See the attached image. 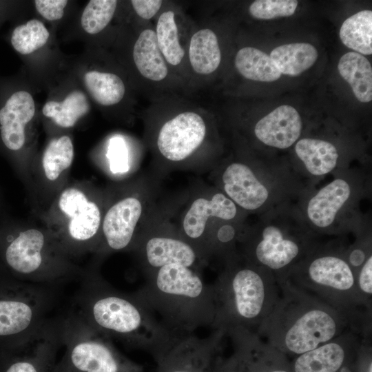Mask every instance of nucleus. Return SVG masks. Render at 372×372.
Instances as JSON below:
<instances>
[{"mask_svg": "<svg viewBox=\"0 0 372 372\" xmlns=\"http://www.w3.org/2000/svg\"><path fill=\"white\" fill-rule=\"evenodd\" d=\"M354 328L294 358L292 372H358L365 344Z\"/></svg>", "mask_w": 372, "mask_h": 372, "instance_id": "17", "label": "nucleus"}, {"mask_svg": "<svg viewBox=\"0 0 372 372\" xmlns=\"http://www.w3.org/2000/svg\"><path fill=\"white\" fill-rule=\"evenodd\" d=\"M35 103L26 90L11 93L0 107V143L26 186L35 157L32 152V121Z\"/></svg>", "mask_w": 372, "mask_h": 372, "instance_id": "13", "label": "nucleus"}, {"mask_svg": "<svg viewBox=\"0 0 372 372\" xmlns=\"http://www.w3.org/2000/svg\"><path fill=\"white\" fill-rule=\"evenodd\" d=\"M318 56L313 45L307 43H293L274 48L269 56L281 74L297 76L311 68Z\"/></svg>", "mask_w": 372, "mask_h": 372, "instance_id": "31", "label": "nucleus"}, {"mask_svg": "<svg viewBox=\"0 0 372 372\" xmlns=\"http://www.w3.org/2000/svg\"><path fill=\"white\" fill-rule=\"evenodd\" d=\"M292 288L313 296L356 319L361 307H369L360 293L356 273L342 256L324 254L308 261L296 273ZM284 283V284H285Z\"/></svg>", "mask_w": 372, "mask_h": 372, "instance_id": "8", "label": "nucleus"}, {"mask_svg": "<svg viewBox=\"0 0 372 372\" xmlns=\"http://www.w3.org/2000/svg\"><path fill=\"white\" fill-rule=\"evenodd\" d=\"M108 198L107 192L89 181L69 182L36 216L63 251L76 260L95 254Z\"/></svg>", "mask_w": 372, "mask_h": 372, "instance_id": "6", "label": "nucleus"}, {"mask_svg": "<svg viewBox=\"0 0 372 372\" xmlns=\"http://www.w3.org/2000/svg\"><path fill=\"white\" fill-rule=\"evenodd\" d=\"M298 6L295 0H256L249 8L250 14L258 19H271L292 15Z\"/></svg>", "mask_w": 372, "mask_h": 372, "instance_id": "35", "label": "nucleus"}, {"mask_svg": "<svg viewBox=\"0 0 372 372\" xmlns=\"http://www.w3.org/2000/svg\"><path fill=\"white\" fill-rule=\"evenodd\" d=\"M90 110V104L85 93L75 90L70 92L62 101H48L42 108L43 115L59 129L74 127Z\"/></svg>", "mask_w": 372, "mask_h": 372, "instance_id": "27", "label": "nucleus"}, {"mask_svg": "<svg viewBox=\"0 0 372 372\" xmlns=\"http://www.w3.org/2000/svg\"><path fill=\"white\" fill-rule=\"evenodd\" d=\"M295 151L307 171L318 176L333 170L339 157L336 147L331 143L321 139H300L295 146Z\"/></svg>", "mask_w": 372, "mask_h": 372, "instance_id": "28", "label": "nucleus"}, {"mask_svg": "<svg viewBox=\"0 0 372 372\" xmlns=\"http://www.w3.org/2000/svg\"><path fill=\"white\" fill-rule=\"evenodd\" d=\"M143 195L127 189L113 196L109 194L103 215L96 258L110 253L133 249L139 238L138 229L145 212Z\"/></svg>", "mask_w": 372, "mask_h": 372, "instance_id": "16", "label": "nucleus"}, {"mask_svg": "<svg viewBox=\"0 0 372 372\" xmlns=\"http://www.w3.org/2000/svg\"><path fill=\"white\" fill-rule=\"evenodd\" d=\"M83 82L89 95L101 107H114L125 99L127 83L116 72L106 70H90L84 73Z\"/></svg>", "mask_w": 372, "mask_h": 372, "instance_id": "26", "label": "nucleus"}, {"mask_svg": "<svg viewBox=\"0 0 372 372\" xmlns=\"http://www.w3.org/2000/svg\"><path fill=\"white\" fill-rule=\"evenodd\" d=\"M242 259L240 264L229 260L212 285L214 329L226 333L242 328L255 333L280 298L281 285L273 275Z\"/></svg>", "mask_w": 372, "mask_h": 372, "instance_id": "4", "label": "nucleus"}, {"mask_svg": "<svg viewBox=\"0 0 372 372\" xmlns=\"http://www.w3.org/2000/svg\"><path fill=\"white\" fill-rule=\"evenodd\" d=\"M56 287L16 278L0 281V341L10 344L46 322L55 302Z\"/></svg>", "mask_w": 372, "mask_h": 372, "instance_id": "10", "label": "nucleus"}, {"mask_svg": "<svg viewBox=\"0 0 372 372\" xmlns=\"http://www.w3.org/2000/svg\"><path fill=\"white\" fill-rule=\"evenodd\" d=\"M165 1L162 0H132L130 3L138 19L149 21L155 19Z\"/></svg>", "mask_w": 372, "mask_h": 372, "instance_id": "36", "label": "nucleus"}, {"mask_svg": "<svg viewBox=\"0 0 372 372\" xmlns=\"http://www.w3.org/2000/svg\"><path fill=\"white\" fill-rule=\"evenodd\" d=\"M154 28L158 49L174 75L186 92L189 91V77L186 50L192 23H187L180 8L165 1L155 18Z\"/></svg>", "mask_w": 372, "mask_h": 372, "instance_id": "18", "label": "nucleus"}, {"mask_svg": "<svg viewBox=\"0 0 372 372\" xmlns=\"http://www.w3.org/2000/svg\"><path fill=\"white\" fill-rule=\"evenodd\" d=\"M358 372H372L371 348L366 344Z\"/></svg>", "mask_w": 372, "mask_h": 372, "instance_id": "42", "label": "nucleus"}, {"mask_svg": "<svg viewBox=\"0 0 372 372\" xmlns=\"http://www.w3.org/2000/svg\"><path fill=\"white\" fill-rule=\"evenodd\" d=\"M0 257L14 278L58 286L80 278L85 269L42 225H16L0 231Z\"/></svg>", "mask_w": 372, "mask_h": 372, "instance_id": "7", "label": "nucleus"}, {"mask_svg": "<svg viewBox=\"0 0 372 372\" xmlns=\"http://www.w3.org/2000/svg\"><path fill=\"white\" fill-rule=\"evenodd\" d=\"M209 118L203 107L182 95L155 100L146 112L150 147L164 163L190 164L204 156L211 135Z\"/></svg>", "mask_w": 372, "mask_h": 372, "instance_id": "5", "label": "nucleus"}, {"mask_svg": "<svg viewBox=\"0 0 372 372\" xmlns=\"http://www.w3.org/2000/svg\"><path fill=\"white\" fill-rule=\"evenodd\" d=\"M74 158L71 137L62 134L52 138L39 157H34L25 186L34 214L46 209L69 183Z\"/></svg>", "mask_w": 372, "mask_h": 372, "instance_id": "14", "label": "nucleus"}, {"mask_svg": "<svg viewBox=\"0 0 372 372\" xmlns=\"http://www.w3.org/2000/svg\"><path fill=\"white\" fill-rule=\"evenodd\" d=\"M237 214L238 207L222 192L200 195L184 212L180 236L205 260L208 254V225L214 219L231 220Z\"/></svg>", "mask_w": 372, "mask_h": 372, "instance_id": "19", "label": "nucleus"}, {"mask_svg": "<svg viewBox=\"0 0 372 372\" xmlns=\"http://www.w3.org/2000/svg\"><path fill=\"white\" fill-rule=\"evenodd\" d=\"M209 372H242L238 359L234 352L227 359H218Z\"/></svg>", "mask_w": 372, "mask_h": 372, "instance_id": "40", "label": "nucleus"}, {"mask_svg": "<svg viewBox=\"0 0 372 372\" xmlns=\"http://www.w3.org/2000/svg\"><path fill=\"white\" fill-rule=\"evenodd\" d=\"M356 284L362 298L369 303L372 294V256L369 255L356 272Z\"/></svg>", "mask_w": 372, "mask_h": 372, "instance_id": "38", "label": "nucleus"}, {"mask_svg": "<svg viewBox=\"0 0 372 372\" xmlns=\"http://www.w3.org/2000/svg\"><path fill=\"white\" fill-rule=\"evenodd\" d=\"M126 61L136 87L152 101L167 95L186 94L158 49L154 25L138 19Z\"/></svg>", "mask_w": 372, "mask_h": 372, "instance_id": "11", "label": "nucleus"}, {"mask_svg": "<svg viewBox=\"0 0 372 372\" xmlns=\"http://www.w3.org/2000/svg\"><path fill=\"white\" fill-rule=\"evenodd\" d=\"M62 345L61 316L6 344L0 372H54Z\"/></svg>", "mask_w": 372, "mask_h": 372, "instance_id": "15", "label": "nucleus"}, {"mask_svg": "<svg viewBox=\"0 0 372 372\" xmlns=\"http://www.w3.org/2000/svg\"><path fill=\"white\" fill-rule=\"evenodd\" d=\"M143 287L134 293L168 330L192 333L212 325L215 302L212 285L204 283L194 269L172 264L146 274Z\"/></svg>", "mask_w": 372, "mask_h": 372, "instance_id": "3", "label": "nucleus"}, {"mask_svg": "<svg viewBox=\"0 0 372 372\" xmlns=\"http://www.w3.org/2000/svg\"><path fill=\"white\" fill-rule=\"evenodd\" d=\"M220 180L222 192L243 209H258L269 199V189L245 163L232 162L227 165Z\"/></svg>", "mask_w": 372, "mask_h": 372, "instance_id": "23", "label": "nucleus"}, {"mask_svg": "<svg viewBox=\"0 0 372 372\" xmlns=\"http://www.w3.org/2000/svg\"><path fill=\"white\" fill-rule=\"evenodd\" d=\"M134 249L138 254L146 274L167 265L194 269L204 262L198 252L180 235L169 233L143 234Z\"/></svg>", "mask_w": 372, "mask_h": 372, "instance_id": "20", "label": "nucleus"}, {"mask_svg": "<svg viewBox=\"0 0 372 372\" xmlns=\"http://www.w3.org/2000/svg\"><path fill=\"white\" fill-rule=\"evenodd\" d=\"M97 260L85 268L72 309L103 335L154 350L169 330L135 293L115 289L101 275Z\"/></svg>", "mask_w": 372, "mask_h": 372, "instance_id": "1", "label": "nucleus"}, {"mask_svg": "<svg viewBox=\"0 0 372 372\" xmlns=\"http://www.w3.org/2000/svg\"><path fill=\"white\" fill-rule=\"evenodd\" d=\"M341 41L359 54H372V12L362 10L347 19L340 30Z\"/></svg>", "mask_w": 372, "mask_h": 372, "instance_id": "32", "label": "nucleus"}, {"mask_svg": "<svg viewBox=\"0 0 372 372\" xmlns=\"http://www.w3.org/2000/svg\"><path fill=\"white\" fill-rule=\"evenodd\" d=\"M68 1L66 0H37L34 6L39 14L48 21H57L63 14Z\"/></svg>", "mask_w": 372, "mask_h": 372, "instance_id": "37", "label": "nucleus"}, {"mask_svg": "<svg viewBox=\"0 0 372 372\" xmlns=\"http://www.w3.org/2000/svg\"><path fill=\"white\" fill-rule=\"evenodd\" d=\"M353 192L350 183L337 178L319 189L308 201L306 214L317 229H327L349 202Z\"/></svg>", "mask_w": 372, "mask_h": 372, "instance_id": "25", "label": "nucleus"}, {"mask_svg": "<svg viewBox=\"0 0 372 372\" xmlns=\"http://www.w3.org/2000/svg\"><path fill=\"white\" fill-rule=\"evenodd\" d=\"M338 69L358 100L362 103L372 100V68L366 57L358 52H347L340 58Z\"/></svg>", "mask_w": 372, "mask_h": 372, "instance_id": "29", "label": "nucleus"}, {"mask_svg": "<svg viewBox=\"0 0 372 372\" xmlns=\"http://www.w3.org/2000/svg\"><path fill=\"white\" fill-rule=\"evenodd\" d=\"M186 59L189 77V92L204 87L222 61L218 36L209 25L192 24L189 35Z\"/></svg>", "mask_w": 372, "mask_h": 372, "instance_id": "21", "label": "nucleus"}, {"mask_svg": "<svg viewBox=\"0 0 372 372\" xmlns=\"http://www.w3.org/2000/svg\"><path fill=\"white\" fill-rule=\"evenodd\" d=\"M306 251V239L300 233L272 220L246 240L242 258L271 272L282 285Z\"/></svg>", "mask_w": 372, "mask_h": 372, "instance_id": "12", "label": "nucleus"}, {"mask_svg": "<svg viewBox=\"0 0 372 372\" xmlns=\"http://www.w3.org/2000/svg\"><path fill=\"white\" fill-rule=\"evenodd\" d=\"M49 37L50 32L44 23L32 19L13 29L10 43L16 52L27 55L43 47Z\"/></svg>", "mask_w": 372, "mask_h": 372, "instance_id": "33", "label": "nucleus"}, {"mask_svg": "<svg viewBox=\"0 0 372 372\" xmlns=\"http://www.w3.org/2000/svg\"><path fill=\"white\" fill-rule=\"evenodd\" d=\"M161 372H189V371H180V370L171 369V370H167V371H161Z\"/></svg>", "mask_w": 372, "mask_h": 372, "instance_id": "44", "label": "nucleus"}, {"mask_svg": "<svg viewBox=\"0 0 372 372\" xmlns=\"http://www.w3.org/2000/svg\"><path fill=\"white\" fill-rule=\"evenodd\" d=\"M108 152L111 170L114 173L125 172V169L127 168V151L123 141L119 138L112 139Z\"/></svg>", "mask_w": 372, "mask_h": 372, "instance_id": "39", "label": "nucleus"}, {"mask_svg": "<svg viewBox=\"0 0 372 372\" xmlns=\"http://www.w3.org/2000/svg\"><path fill=\"white\" fill-rule=\"evenodd\" d=\"M366 254L364 251L357 248L353 249L349 254L347 262L349 265L354 269H360L366 260ZM355 271V270H354Z\"/></svg>", "mask_w": 372, "mask_h": 372, "instance_id": "41", "label": "nucleus"}, {"mask_svg": "<svg viewBox=\"0 0 372 372\" xmlns=\"http://www.w3.org/2000/svg\"><path fill=\"white\" fill-rule=\"evenodd\" d=\"M54 372H67L61 361L57 362Z\"/></svg>", "mask_w": 372, "mask_h": 372, "instance_id": "43", "label": "nucleus"}, {"mask_svg": "<svg viewBox=\"0 0 372 372\" xmlns=\"http://www.w3.org/2000/svg\"><path fill=\"white\" fill-rule=\"evenodd\" d=\"M61 337L67 372H141L72 309L61 316Z\"/></svg>", "mask_w": 372, "mask_h": 372, "instance_id": "9", "label": "nucleus"}, {"mask_svg": "<svg viewBox=\"0 0 372 372\" xmlns=\"http://www.w3.org/2000/svg\"><path fill=\"white\" fill-rule=\"evenodd\" d=\"M242 372H292L288 357L245 329L228 330Z\"/></svg>", "mask_w": 372, "mask_h": 372, "instance_id": "22", "label": "nucleus"}, {"mask_svg": "<svg viewBox=\"0 0 372 372\" xmlns=\"http://www.w3.org/2000/svg\"><path fill=\"white\" fill-rule=\"evenodd\" d=\"M355 319L287 284L270 314L255 332L287 357L313 350L353 328Z\"/></svg>", "mask_w": 372, "mask_h": 372, "instance_id": "2", "label": "nucleus"}, {"mask_svg": "<svg viewBox=\"0 0 372 372\" xmlns=\"http://www.w3.org/2000/svg\"><path fill=\"white\" fill-rule=\"evenodd\" d=\"M118 3L116 0L90 1L81 17L83 30L91 35L103 32L113 20Z\"/></svg>", "mask_w": 372, "mask_h": 372, "instance_id": "34", "label": "nucleus"}, {"mask_svg": "<svg viewBox=\"0 0 372 372\" xmlns=\"http://www.w3.org/2000/svg\"><path fill=\"white\" fill-rule=\"evenodd\" d=\"M302 122L298 111L290 105H281L260 119L254 131L262 143L278 149L291 146L300 137Z\"/></svg>", "mask_w": 372, "mask_h": 372, "instance_id": "24", "label": "nucleus"}, {"mask_svg": "<svg viewBox=\"0 0 372 372\" xmlns=\"http://www.w3.org/2000/svg\"><path fill=\"white\" fill-rule=\"evenodd\" d=\"M234 65L244 78L256 81L271 82L281 73L271 58L254 47H243L236 54Z\"/></svg>", "mask_w": 372, "mask_h": 372, "instance_id": "30", "label": "nucleus"}]
</instances>
